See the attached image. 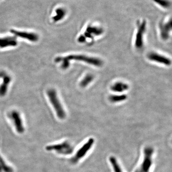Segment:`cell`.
I'll list each match as a JSON object with an SVG mask.
<instances>
[{"label":"cell","instance_id":"obj_1","mask_svg":"<svg viewBox=\"0 0 172 172\" xmlns=\"http://www.w3.org/2000/svg\"><path fill=\"white\" fill-rule=\"evenodd\" d=\"M49 99L55 110L57 117L60 119H63L66 117V113L64 111L63 106L61 104L58 97L57 96L55 90H49L48 91Z\"/></svg>","mask_w":172,"mask_h":172},{"label":"cell","instance_id":"obj_2","mask_svg":"<svg viewBox=\"0 0 172 172\" xmlns=\"http://www.w3.org/2000/svg\"><path fill=\"white\" fill-rule=\"evenodd\" d=\"M64 57L68 62L71 60L80 61L97 67L101 66L103 64L102 61L100 59L82 55H71Z\"/></svg>","mask_w":172,"mask_h":172},{"label":"cell","instance_id":"obj_3","mask_svg":"<svg viewBox=\"0 0 172 172\" xmlns=\"http://www.w3.org/2000/svg\"><path fill=\"white\" fill-rule=\"evenodd\" d=\"M46 149L48 151H55L57 154L62 155H71L73 151L72 145L67 141L48 146Z\"/></svg>","mask_w":172,"mask_h":172},{"label":"cell","instance_id":"obj_4","mask_svg":"<svg viewBox=\"0 0 172 172\" xmlns=\"http://www.w3.org/2000/svg\"><path fill=\"white\" fill-rule=\"evenodd\" d=\"M154 150L151 147H146L144 150V158L141 166L136 172H149L152 165V155Z\"/></svg>","mask_w":172,"mask_h":172},{"label":"cell","instance_id":"obj_5","mask_svg":"<svg viewBox=\"0 0 172 172\" xmlns=\"http://www.w3.org/2000/svg\"><path fill=\"white\" fill-rule=\"evenodd\" d=\"M94 140L93 138H90L82 147L77 151L76 155L71 159V162L73 163H76L78 162L80 159L85 156L88 151L91 149L94 144Z\"/></svg>","mask_w":172,"mask_h":172},{"label":"cell","instance_id":"obj_6","mask_svg":"<svg viewBox=\"0 0 172 172\" xmlns=\"http://www.w3.org/2000/svg\"><path fill=\"white\" fill-rule=\"evenodd\" d=\"M9 117L13 122L16 132L19 133H23L25 131V127L19 113L16 110H13L9 114Z\"/></svg>","mask_w":172,"mask_h":172},{"label":"cell","instance_id":"obj_7","mask_svg":"<svg viewBox=\"0 0 172 172\" xmlns=\"http://www.w3.org/2000/svg\"><path fill=\"white\" fill-rule=\"evenodd\" d=\"M146 21H143L139 25L135 41V46L137 48H141L143 45V36L146 30Z\"/></svg>","mask_w":172,"mask_h":172},{"label":"cell","instance_id":"obj_8","mask_svg":"<svg viewBox=\"0 0 172 172\" xmlns=\"http://www.w3.org/2000/svg\"><path fill=\"white\" fill-rule=\"evenodd\" d=\"M148 58L151 61L157 62L159 64L170 66L171 64V61L166 56L159 54L155 52H151L148 55Z\"/></svg>","mask_w":172,"mask_h":172},{"label":"cell","instance_id":"obj_9","mask_svg":"<svg viewBox=\"0 0 172 172\" xmlns=\"http://www.w3.org/2000/svg\"><path fill=\"white\" fill-rule=\"evenodd\" d=\"M160 35L162 38L164 40L168 39L169 34L172 30V22L170 19L169 21L161 23L159 25Z\"/></svg>","mask_w":172,"mask_h":172},{"label":"cell","instance_id":"obj_10","mask_svg":"<svg viewBox=\"0 0 172 172\" xmlns=\"http://www.w3.org/2000/svg\"><path fill=\"white\" fill-rule=\"evenodd\" d=\"M0 77L2 78V82L0 86V96H4L7 91L8 88L11 81V78L6 72H1Z\"/></svg>","mask_w":172,"mask_h":172},{"label":"cell","instance_id":"obj_11","mask_svg":"<svg viewBox=\"0 0 172 172\" xmlns=\"http://www.w3.org/2000/svg\"><path fill=\"white\" fill-rule=\"evenodd\" d=\"M11 32L17 36L27 39L32 42H36L38 40V36L36 34L27 32L18 31L15 30H11Z\"/></svg>","mask_w":172,"mask_h":172},{"label":"cell","instance_id":"obj_12","mask_svg":"<svg viewBox=\"0 0 172 172\" xmlns=\"http://www.w3.org/2000/svg\"><path fill=\"white\" fill-rule=\"evenodd\" d=\"M103 32L102 28L96 26H89L83 35L86 40L87 38H91L94 36H99Z\"/></svg>","mask_w":172,"mask_h":172},{"label":"cell","instance_id":"obj_13","mask_svg":"<svg viewBox=\"0 0 172 172\" xmlns=\"http://www.w3.org/2000/svg\"><path fill=\"white\" fill-rule=\"evenodd\" d=\"M17 44V41L14 37L8 36L0 38V48L14 47Z\"/></svg>","mask_w":172,"mask_h":172},{"label":"cell","instance_id":"obj_14","mask_svg":"<svg viewBox=\"0 0 172 172\" xmlns=\"http://www.w3.org/2000/svg\"><path fill=\"white\" fill-rule=\"evenodd\" d=\"M129 86L127 84L122 82H116L110 87L112 91L116 92H124L129 89Z\"/></svg>","mask_w":172,"mask_h":172},{"label":"cell","instance_id":"obj_15","mask_svg":"<svg viewBox=\"0 0 172 172\" xmlns=\"http://www.w3.org/2000/svg\"><path fill=\"white\" fill-rule=\"evenodd\" d=\"M55 13L56 14L55 16L53 17V20L55 22H58L61 20L65 17L66 12L63 8H60L56 9Z\"/></svg>","mask_w":172,"mask_h":172},{"label":"cell","instance_id":"obj_16","mask_svg":"<svg viewBox=\"0 0 172 172\" xmlns=\"http://www.w3.org/2000/svg\"><path fill=\"white\" fill-rule=\"evenodd\" d=\"M127 96L125 94L122 95H112L109 97V100L113 103H117L125 101Z\"/></svg>","mask_w":172,"mask_h":172},{"label":"cell","instance_id":"obj_17","mask_svg":"<svg viewBox=\"0 0 172 172\" xmlns=\"http://www.w3.org/2000/svg\"><path fill=\"white\" fill-rule=\"evenodd\" d=\"M11 167L8 166L0 155V172H13Z\"/></svg>","mask_w":172,"mask_h":172},{"label":"cell","instance_id":"obj_18","mask_svg":"<svg viewBox=\"0 0 172 172\" xmlns=\"http://www.w3.org/2000/svg\"><path fill=\"white\" fill-rule=\"evenodd\" d=\"M94 79V77L91 74H88L85 76L84 78L82 79L80 83V85L81 87H86L89 84L92 82Z\"/></svg>","mask_w":172,"mask_h":172},{"label":"cell","instance_id":"obj_19","mask_svg":"<svg viewBox=\"0 0 172 172\" xmlns=\"http://www.w3.org/2000/svg\"><path fill=\"white\" fill-rule=\"evenodd\" d=\"M155 3L162 7L168 9L171 6V2L168 0H152Z\"/></svg>","mask_w":172,"mask_h":172},{"label":"cell","instance_id":"obj_20","mask_svg":"<svg viewBox=\"0 0 172 172\" xmlns=\"http://www.w3.org/2000/svg\"><path fill=\"white\" fill-rule=\"evenodd\" d=\"M109 161H110V162L112 163V166H113L115 172H122L121 171V168L120 166L118 164L116 158L112 156L109 158Z\"/></svg>","mask_w":172,"mask_h":172}]
</instances>
